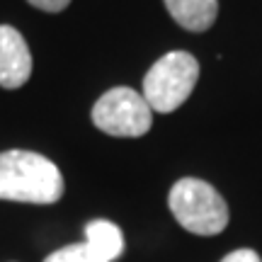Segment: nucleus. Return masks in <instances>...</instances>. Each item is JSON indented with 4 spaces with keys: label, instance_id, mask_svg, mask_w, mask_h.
<instances>
[{
    "label": "nucleus",
    "instance_id": "f257e3e1",
    "mask_svg": "<svg viewBox=\"0 0 262 262\" xmlns=\"http://www.w3.org/2000/svg\"><path fill=\"white\" fill-rule=\"evenodd\" d=\"M63 194V175L49 158L32 150L0 153V199L54 204Z\"/></svg>",
    "mask_w": 262,
    "mask_h": 262
},
{
    "label": "nucleus",
    "instance_id": "f03ea898",
    "mask_svg": "<svg viewBox=\"0 0 262 262\" xmlns=\"http://www.w3.org/2000/svg\"><path fill=\"white\" fill-rule=\"evenodd\" d=\"M170 211L185 231L216 235L228 226V204L209 182L196 178L178 180L168 196Z\"/></svg>",
    "mask_w": 262,
    "mask_h": 262
},
{
    "label": "nucleus",
    "instance_id": "7ed1b4c3",
    "mask_svg": "<svg viewBox=\"0 0 262 262\" xmlns=\"http://www.w3.org/2000/svg\"><path fill=\"white\" fill-rule=\"evenodd\" d=\"M199 78V63L187 51H170L143 78V100L153 112H175L185 104Z\"/></svg>",
    "mask_w": 262,
    "mask_h": 262
},
{
    "label": "nucleus",
    "instance_id": "20e7f679",
    "mask_svg": "<svg viewBox=\"0 0 262 262\" xmlns=\"http://www.w3.org/2000/svg\"><path fill=\"white\" fill-rule=\"evenodd\" d=\"M93 124L110 136L136 139L143 136L153 124V110L131 88H112L95 102Z\"/></svg>",
    "mask_w": 262,
    "mask_h": 262
},
{
    "label": "nucleus",
    "instance_id": "39448f33",
    "mask_svg": "<svg viewBox=\"0 0 262 262\" xmlns=\"http://www.w3.org/2000/svg\"><path fill=\"white\" fill-rule=\"evenodd\" d=\"M32 75V54L25 37L10 25H0V85L15 90Z\"/></svg>",
    "mask_w": 262,
    "mask_h": 262
},
{
    "label": "nucleus",
    "instance_id": "423d86ee",
    "mask_svg": "<svg viewBox=\"0 0 262 262\" xmlns=\"http://www.w3.org/2000/svg\"><path fill=\"white\" fill-rule=\"evenodd\" d=\"M180 27L189 32H206L219 15V0H163Z\"/></svg>",
    "mask_w": 262,
    "mask_h": 262
},
{
    "label": "nucleus",
    "instance_id": "0eeeda50",
    "mask_svg": "<svg viewBox=\"0 0 262 262\" xmlns=\"http://www.w3.org/2000/svg\"><path fill=\"white\" fill-rule=\"evenodd\" d=\"M85 241H90L110 262L117 260L124 250L122 228L114 226L112 221H107V219H97V221H90L85 226Z\"/></svg>",
    "mask_w": 262,
    "mask_h": 262
},
{
    "label": "nucleus",
    "instance_id": "6e6552de",
    "mask_svg": "<svg viewBox=\"0 0 262 262\" xmlns=\"http://www.w3.org/2000/svg\"><path fill=\"white\" fill-rule=\"evenodd\" d=\"M44 262H110V260L90 241H83V243L58 248L56 253H51Z\"/></svg>",
    "mask_w": 262,
    "mask_h": 262
},
{
    "label": "nucleus",
    "instance_id": "1a4fd4ad",
    "mask_svg": "<svg viewBox=\"0 0 262 262\" xmlns=\"http://www.w3.org/2000/svg\"><path fill=\"white\" fill-rule=\"evenodd\" d=\"M221 262H262V260H260V255L255 253V250L241 248V250H233V253H228Z\"/></svg>",
    "mask_w": 262,
    "mask_h": 262
},
{
    "label": "nucleus",
    "instance_id": "9d476101",
    "mask_svg": "<svg viewBox=\"0 0 262 262\" xmlns=\"http://www.w3.org/2000/svg\"><path fill=\"white\" fill-rule=\"evenodd\" d=\"M27 3L39 10H47V12H61L63 8H68L71 0H27Z\"/></svg>",
    "mask_w": 262,
    "mask_h": 262
}]
</instances>
